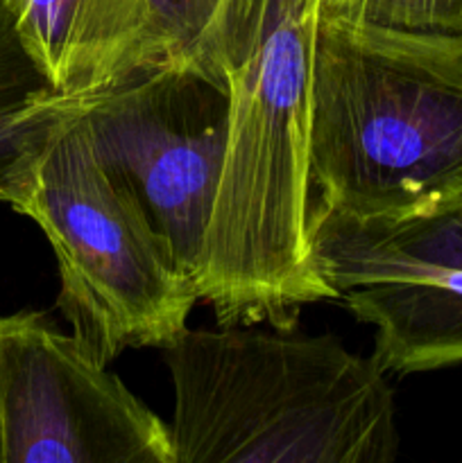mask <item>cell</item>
Masks as SVG:
<instances>
[{"mask_svg":"<svg viewBox=\"0 0 462 463\" xmlns=\"http://www.w3.org/2000/svg\"><path fill=\"white\" fill-rule=\"evenodd\" d=\"M57 111V93L16 34L0 0V202L14 206L23 175Z\"/></svg>","mask_w":462,"mask_h":463,"instance_id":"cell-9","label":"cell"},{"mask_svg":"<svg viewBox=\"0 0 462 463\" xmlns=\"http://www.w3.org/2000/svg\"><path fill=\"white\" fill-rule=\"evenodd\" d=\"M62 99L172 265L195 285L225 165L222 86L195 63L175 61L139 68L95 93Z\"/></svg>","mask_w":462,"mask_h":463,"instance_id":"cell-5","label":"cell"},{"mask_svg":"<svg viewBox=\"0 0 462 463\" xmlns=\"http://www.w3.org/2000/svg\"><path fill=\"white\" fill-rule=\"evenodd\" d=\"M53 90L82 98L140 68L145 0H3Z\"/></svg>","mask_w":462,"mask_h":463,"instance_id":"cell-8","label":"cell"},{"mask_svg":"<svg viewBox=\"0 0 462 463\" xmlns=\"http://www.w3.org/2000/svg\"><path fill=\"white\" fill-rule=\"evenodd\" d=\"M12 208L48 238L62 279L59 310L100 362L125 348H166L188 328L199 301L193 280L104 170L62 95Z\"/></svg>","mask_w":462,"mask_h":463,"instance_id":"cell-4","label":"cell"},{"mask_svg":"<svg viewBox=\"0 0 462 463\" xmlns=\"http://www.w3.org/2000/svg\"><path fill=\"white\" fill-rule=\"evenodd\" d=\"M222 0H145V39L140 68L186 61L211 25Z\"/></svg>","mask_w":462,"mask_h":463,"instance_id":"cell-10","label":"cell"},{"mask_svg":"<svg viewBox=\"0 0 462 463\" xmlns=\"http://www.w3.org/2000/svg\"><path fill=\"white\" fill-rule=\"evenodd\" d=\"M322 0H222L186 61L226 95V152L199 301L217 326L293 328L331 301L311 249L313 63Z\"/></svg>","mask_w":462,"mask_h":463,"instance_id":"cell-1","label":"cell"},{"mask_svg":"<svg viewBox=\"0 0 462 463\" xmlns=\"http://www.w3.org/2000/svg\"><path fill=\"white\" fill-rule=\"evenodd\" d=\"M358 0H322V16L347 18L353 12Z\"/></svg>","mask_w":462,"mask_h":463,"instance_id":"cell-12","label":"cell"},{"mask_svg":"<svg viewBox=\"0 0 462 463\" xmlns=\"http://www.w3.org/2000/svg\"><path fill=\"white\" fill-rule=\"evenodd\" d=\"M186 328L161 348L175 463H388L394 393L374 357L333 335Z\"/></svg>","mask_w":462,"mask_h":463,"instance_id":"cell-2","label":"cell"},{"mask_svg":"<svg viewBox=\"0 0 462 463\" xmlns=\"http://www.w3.org/2000/svg\"><path fill=\"white\" fill-rule=\"evenodd\" d=\"M347 18L385 30L462 36V0H358Z\"/></svg>","mask_w":462,"mask_h":463,"instance_id":"cell-11","label":"cell"},{"mask_svg":"<svg viewBox=\"0 0 462 463\" xmlns=\"http://www.w3.org/2000/svg\"><path fill=\"white\" fill-rule=\"evenodd\" d=\"M311 181L356 222H403L462 202V36L320 16Z\"/></svg>","mask_w":462,"mask_h":463,"instance_id":"cell-3","label":"cell"},{"mask_svg":"<svg viewBox=\"0 0 462 463\" xmlns=\"http://www.w3.org/2000/svg\"><path fill=\"white\" fill-rule=\"evenodd\" d=\"M0 463H175L170 428L43 312L0 317Z\"/></svg>","mask_w":462,"mask_h":463,"instance_id":"cell-7","label":"cell"},{"mask_svg":"<svg viewBox=\"0 0 462 463\" xmlns=\"http://www.w3.org/2000/svg\"><path fill=\"white\" fill-rule=\"evenodd\" d=\"M311 249L322 279L376 328L388 373L462 364V202L403 222H356L320 202Z\"/></svg>","mask_w":462,"mask_h":463,"instance_id":"cell-6","label":"cell"}]
</instances>
